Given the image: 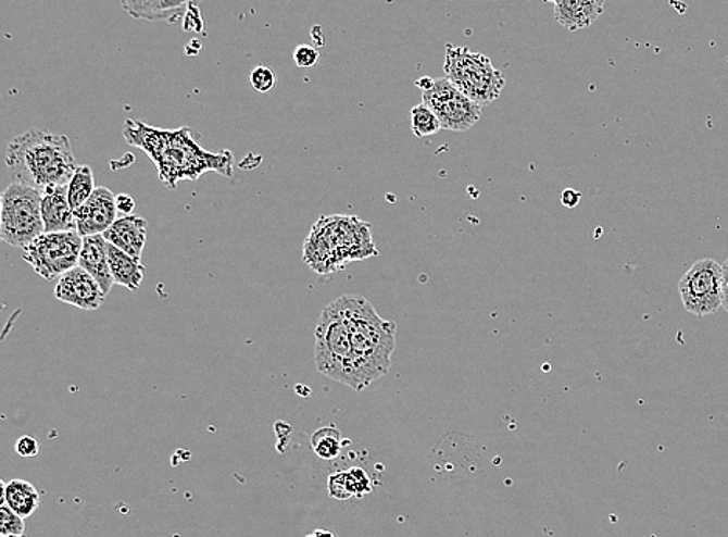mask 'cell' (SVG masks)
Returning <instances> with one entry per match:
<instances>
[{
    "instance_id": "cell-1",
    "label": "cell",
    "mask_w": 728,
    "mask_h": 537,
    "mask_svg": "<svg viewBox=\"0 0 728 537\" xmlns=\"http://www.w3.org/2000/svg\"><path fill=\"white\" fill-rule=\"evenodd\" d=\"M123 136L151 159L159 179L172 190L183 180L193 183L206 172L234 176V154L206 151L191 136L190 128L161 129L140 120H126Z\"/></svg>"
},
{
    "instance_id": "cell-2",
    "label": "cell",
    "mask_w": 728,
    "mask_h": 537,
    "mask_svg": "<svg viewBox=\"0 0 728 537\" xmlns=\"http://www.w3.org/2000/svg\"><path fill=\"white\" fill-rule=\"evenodd\" d=\"M5 162L16 183L41 191L65 187L78 168L71 140L46 129H30L11 140Z\"/></svg>"
},
{
    "instance_id": "cell-3",
    "label": "cell",
    "mask_w": 728,
    "mask_h": 537,
    "mask_svg": "<svg viewBox=\"0 0 728 537\" xmlns=\"http://www.w3.org/2000/svg\"><path fill=\"white\" fill-rule=\"evenodd\" d=\"M354 364L362 390L386 376L397 348L398 325L380 317L375 307L361 296H342Z\"/></svg>"
},
{
    "instance_id": "cell-4",
    "label": "cell",
    "mask_w": 728,
    "mask_h": 537,
    "mask_svg": "<svg viewBox=\"0 0 728 537\" xmlns=\"http://www.w3.org/2000/svg\"><path fill=\"white\" fill-rule=\"evenodd\" d=\"M375 253L369 224L356 216H322L304 241L303 260L317 274L328 275Z\"/></svg>"
},
{
    "instance_id": "cell-5",
    "label": "cell",
    "mask_w": 728,
    "mask_h": 537,
    "mask_svg": "<svg viewBox=\"0 0 728 537\" xmlns=\"http://www.w3.org/2000/svg\"><path fill=\"white\" fill-rule=\"evenodd\" d=\"M314 362L322 375L362 391L340 297L324 308L315 326Z\"/></svg>"
},
{
    "instance_id": "cell-6",
    "label": "cell",
    "mask_w": 728,
    "mask_h": 537,
    "mask_svg": "<svg viewBox=\"0 0 728 537\" xmlns=\"http://www.w3.org/2000/svg\"><path fill=\"white\" fill-rule=\"evenodd\" d=\"M444 76L476 103L498 100L506 85L505 76L492 65L485 54L470 52L467 47L449 43L445 47Z\"/></svg>"
},
{
    "instance_id": "cell-7",
    "label": "cell",
    "mask_w": 728,
    "mask_h": 537,
    "mask_svg": "<svg viewBox=\"0 0 728 537\" xmlns=\"http://www.w3.org/2000/svg\"><path fill=\"white\" fill-rule=\"evenodd\" d=\"M42 191L13 183L2 195L0 238L13 248L25 249L46 234L42 220Z\"/></svg>"
},
{
    "instance_id": "cell-8",
    "label": "cell",
    "mask_w": 728,
    "mask_h": 537,
    "mask_svg": "<svg viewBox=\"0 0 728 537\" xmlns=\"http://www.w3.org/2000/svg\"><path fill=\"white\" fill-rule=\"evenodd\" d=\"M416 86L423 90V103L440 120L441 128L465 133L476 126L481 117V104L470 100L448 78H419Z\"/></svg>"
},
{
    "instance_id": "cell-9",
    "label": "cell",
    "mask_w": 728,
    "mask_h": 537,
    "mask_svg": "<svg viewBox=\"0 0 728 537\" xmlns=\"http://www.w3.org/2000/svg\"><path fill=\"white\" fill-rule=\"evenodd\" d=\"M83 237L76 230L42 234L24 249L22 259L47 282L78 266Z\"/></svg>"
},
{
    "instance_id": "cell-10",
    "label": "cell",
    "mask_w": 728,
    "mask_h": 537,
    "mask_svg": "<svg viewBox=\"0 0 728 537\" xmlns=\"http://www.w3.org/2000/svg\"><path fill=\"white\" fill-rule=\"evenodd\" d=\"M685 311L698 317L723 308V264L712 259L695 261L679 282Z\"/></svg>"
},
{
    "instance_id": "cell-11",
    "label": "cell",
    "mask_w": 728,
    "mask_h": 537,
    "mask_svg": "<svg viewBox=\"0 0 728 537\" xmlns=\"http://www.w3.org/2000/svg\"><path fill=\"white\" fill-rule=\"evenodd\" d=\"M54 297L79 310L96 311L104 303L106 294L89 272L76 266L58 279Z\"/></svg>"
},
{
    "instance_id": "cell-12",
    "label": "cell",
    "mask_w": 728,
    "mask_h": 537,
    "mask_svg": "<svg viewBox=\"0 0 728 537\" xmlns=\"http://www.w3.org/2000/svg\"><path fill=\"white\" fill-rule=\"evenodd\" d=\"M117 220L115 196L106 187H97L85 204L75 210L76 232L83 238L103 235Z\"/></svg>"
},
{
    "instance_id": "cell-13",
    "label": "cell",
    "mask_w": 728,
    "mask_h": 537,
    "mask_svg": "<svg viewBox=\"0 0 728 537\" xmlns=\"http://www.w3.org/2000/svg\"><path fill=\"white\" fill-rule=\"evenodd\" d=\"M103 237L115 248L140 260L147 245L148 223L140 216H122L104 232Z\"/></svg>"
},
{
    "instance_id": "cell-14",
    "label": "cell",
    "mask_w": 728,
    "mask_h": 537,
    "mask_svg": "<svg viewBox=\"0 0 728 537\" xmlns=\"http://www.w3.org/2000/svg\"><path fill=\"white\" fill-rule=\"evenodd\" d=\"M41 210L46 234L76 230L75 210L68 201L67 185L42 191Z\"/></svg>"
},
{
    "instance_id": "cell-15",
    "label": "cell",
    "mask_w": 728,
    "mask_h": 537,
    "mask_svg": "<svg viewBox=\"0 0 728 537\" xmlns=\"http://www.w3.org/2000/svg\"><path fill=\"white\" fill-rule=\"evenodd\" d=\"M606 0H557L554 20L570 32L585 30L603 14Z\"/></svg>"
},
{
    "instance_id": "cell-16",
    "label": "cell",
    "mask_w": 728,
    "mask_h": 537,
    "mask_svg": "<svg viewBox=\"0 0 728 537\" xmlns=\"http://www.w3.org/2000/svg\"><path fill=\"white\" fill-rule=\"evenodd\" d=\"M79 267L89 272L100 283L104 294L111 292L115 285L112 278L111 266H109L108 241L103 235L83 238L81 255H79Z\"/></svg>"
},
{
    "instance_id": "cell-17",
    "label": "cell",
    "mask_w": 728,
    "mask_h": 537,
    "mask_svg": "<svg viewBox=\"0 0 728 537\" xmlns=\"http://www.w3.org/2000/svg\"><path fill=\"white\" fill-rule=\"evenodd\" d=\"M109 266L115 285L129 290H137L143 282L145 267L139 259L128 255L114 245L108 242Z\"/></svg>"
},
{
    "instance_id": "cell-18",
    "label": "cell",
    "mask_w": 728,
    "mask_h": 537,
    "mask_svg": "<svg viewBox=\"0 0 728 537\" xmlns=\"http://www.w3.org/2000/svg\"><path fill=\"white\" fill-rule=\"evenodd\" d=\"M0 488H2V499H0L2 505H9L21 517H30L41 503L38 489L21 478H14L9 484L0 482Z\"/></svg>"
},
{
    "instance_id": "cell-19",
    "label": "cell",
    "mask_w": 728,
    "mask_h": 537,
    "mask_svg": "<svg viewBox=\"0 0 728 537\" xmlns=\"http://www.w3.org/2000/svg\"><path fill=\"white\" fill-rule=\"evenodd\" d=\"M346 442L336 426L322 427V429L315 430L313 437H311V448H313L315 455L322 460L337 459Z\"/></svg>"
},
{
    "instance_id": "cell-20",
    "label": "cell",
    "mask_w": 728,
    "mask_h": 537,
    "mask_svg": "<svg viewBox=\"0 0 728 537\" xmlns=\"http://www.w3.org/2000/svg\"><path fill=\"white\" fill-rule=\"evenodd\" d=\"M96 190V177H93L92 168L89 165H78L74 177L67 185L68 201H71L72 209L78 210Z\"/></svg>"
},
{
    "instance_id": "cell-21",
    "label": "cell",
    "mask_w": 728,
    "mask_h": 537,
    "mask_svg": "<svg viewBox=\"0 0 728 537\" xmlns=\"http://www.w3.org/2000/svg\"><path fill=\"white\" fill-rule=\"evenodd\" d=\"M411 129L413 136L424 139V137L440 133L443 128L432 109L422 103L411 109Z\"/></svg>"
},
{
    "instance_id": "cell-22",
    "label": "cell",
    "mask_w": 728,
    "mask_h": 537,
    "mask_svg": "<svg viewBox=\"0 0 728 537\" xmlns=\"http://www.w3.org/2000/svg\"><path fill=\"white\" fill-rule=\"evenodd\" d=\"M250 86L259 93H267L277 86V74L267 65H256L250 74Z\"/></svg>"
},
{
    "instance_id": "cell-23",
    "label": "cell",
    "mask_w": 728,
    "mask_h": 537,
    "mask_svg": "<svg viewBox=\"0 0 728 537\" xmlns=\"http://www.w3.org/2000/svg\"><path fill=\"white\" fill-rule=\"evenodd\" d=\"M0 535H25L24 517L14 513L9 505L0 507Z\"/></svg>"
},
{
    "instance_id": "cell-24",
    "label": "cell",
    "mask_w": 728,
    "mask_h": 537,
    "mask_svg": "<svg viewBox=\"0 0 728 537\" xmlns=\"http://www.w3.org/2000/svg\"><path fill=\"white\" fill-rule=\"evenodd\" d=\"M328 492L336 500H348L354 497L353 491H351L350 478H348L347 471L329 475Z\"/></svg>"
},
{
    "instance_id": "cell-25",
    "label": "cell",
    "mask_w": 728,
    "mask_h": 537,
    "mask_svg": "<svg viewBox=\"0 0 728 537\" xmlns=\"http://www.w3.org/2000/svg\"><path fill=\"white\" fill-rule=\"evenodd\" d=\"M347 473L354 497L369 495L373 491L372 478H369V475L362 467H351Z\"/></svg>"
},
{
    "instance_id": "cell-26",
    "label": "cell",
    "mask_w": 728,
    "mask_h": 537,
    "mask_svg": "<svg viewBox=\"0 0 728 537\" xmlns=\"http://www.w3.org/2000/svg\"><path fill=\"white\" fill-rule=\"evenodd\" d=\"M318 58H321L318 50L313 46H307V43H302V46L293 50V63H296L297 67H314L317 64Z\"/></svg>"
},
{
    "instance_id": "cell-27",
    "label": "cell",
    "mask_w": 728,
    "mask_h": 537,
    "mask_svg": "<svg viewBox=\"0 0 728 537\" xmlns=\"http://www.w3.org/2000/svg\"><path fill=\"white\" fill-rule=\"evenodd\" d=\"M16 452L20 453L24 459H32V457L38 455L39 452V442L36 438L33 437H21L16 442Z\"/></svg>"
},
{
    "instance_id": "cell-28",
    "label": "cell",
    "mask_w": 728,
    "mask_h": 537,
    "mask_svg": "<svg viewBox=\"0 0 728 537\" xmlns=\"http://www.w3.org/2000/svg\"><path fill=\"white\" fill-rule=\"evenodd\" d=\"M115 204H117L118 213H122L123 216H130L136 210V201L129 195L115 196Z\"/></svg>"
},
{
    "instance_id": "cell-29",
    "label": "cell",
    "mask_w": 728,
    "mask_h": 537,
    "mask_svg": "<svg viewBox=\"0 0 728 537\" xmlns=\"http://www.w3.org/2000/svg\"><path fill=\"white\" fill-rule=\"evenodd\" d=\"M579 201H581V193L572 190V188H567V190H564L563 195H561V202H563L567 209H574V207L579 204Z\"/></svg>"
},
{
    "instance_id": "cell-30",
    "label": "cell",
    "mask_w": 728,
    "mask_h": 537,
    "mask_svg": "<svg viewBox=\"0 0 728 537\" xmlns=\"http://www.w3.org/2000/svg\"><path fill=\"white\" fill-rule=\"evenodd\" d=\"M723 308L728 312V259L723 264Z\"/></svg>"
},
{
    "instance_id": "cell-31",
    "label": "cell",
    "mask_w": 728,
    "mask_h": 537,
    "mask_svg": "<svg viewBox=\"0 0 728 537\" xmlns=\"http://www.w3.org/2000/svg\"><path fill=\"white\" fill-rule=\"evenodd\" d=\"M2 537H27L25 535H10V536H2Z\"/></svg>"
},
{
    "instance_id": "cell-32",
    "label": "cell",
    "mask_w": 728,
    "mask_h": 537,
    "mask_svg": "<svg viewBox=\"0 0 728 537\" xmlns=\"http://www.w3.org/2000/svg\"><path fill=\"white\" fill-rule=\"evenodd\" d=\"M545 2H550V3H556V2H557V0H545Z\"/></svg>"
}]
</instances>
